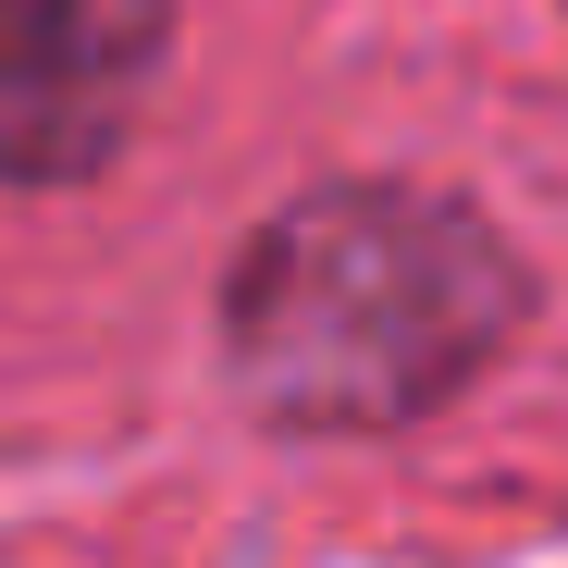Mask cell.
Returning <instances> with one entry per match:
<instances>
[{
	"label": "cell",
	"mask_w": 568,
	"mask_h": 568,
	"mask_svg": "<svg viewBox=\"0 0 568 568\" xmlns=\"http://www.w3.org/2000/svg\"><path fill=\"white\" fill-rule=\"evenodd\" d=\"M531 322V260L445 185H297L223 272V371L272 433H408Z\"/></svg>",
	"instance_id": "1"
},
{
	"label": "cell",
	"mask_w": 568,
	"mask_h": 568,
	"mask_svg": "<svg viewBox=\"0 0 568 568\" xmlns=\"http://www.w3.org/2000/svg\"><path fill=\"white\" fill-rule=\"evenodd\" d=\"M173 74V0H0V185L112 173Z\"/></svg>",
	"instance_id": "2"
}]
</instances>
